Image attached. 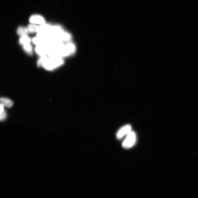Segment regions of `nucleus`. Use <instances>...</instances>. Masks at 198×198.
Returning <instances> with one entry per match:
<instances>
[{
	"label": "nucleus",
	"instance_id": "nucleus-1",
	"mask_svg": "<svg viewBox=\"0 0 198 198\" xmlns=\"http://www.w3.org/2000/svg\"><path fill=\"white\" fill-rule=\"evenodd\" d=\"M63 58L54 55L42 57L38 61L39 66H43L46 69L53 70L60 67L63 64Z\"/></svg>",
	"mask_w": 198,
	"mask_h": 198
},
{
	"label": "nucleus",
	"instance_id": "nucleus-2",
	"mask_svg": "<svg viewBox=\"0 0 198 198\" xmlns=\"http://www.w3.org/2000/svg\"><path fill=\"white\" fill-rule=\"evenodd\" d=\"M136 137L135 133L131 131L127 135L126 138L123 141L122 146L125 149H130L132 147L136 142Z\"/></svg>",
	"mask_w": 198,
	"mask_h": 198
},
{
	"label": "nucleus",
	"instance_id": "nucleus-3",
	"mask_svg": "<svg viewBox=\"0 0 198 198\" xmlns=\"http://www.w3.org/2000/svg\"><path fill=\"white\" fill-rule=\"evenodd\" d=\"M131 131V125L127 124L124 125L119 129L116 134L117 138L118 140H121L123 137L126 136Z\"/></svg>",
	"mask_w": 198,
	"mask_h": 198
},
{
	"label": "nucleus",
	"instance_id": "nucleus-4",
	"mask_svg": "<svg viewBox=\"0 0 198 198\" xmlns=\"http://www.w3.org/2000/svg\"><path fill=\"white\" fill-rule=\"evenodd\" d=\"M29 22L34 24L42 25L45 24L44 19L42 16L38 15H32L29 19Z\"/></svg>",
	"mask_w": 198,
	"mask_h": 198
},
{
	"label": "nucleus",
	"instance_id": "nucleus-5",
	"mask_svg": "<svg viewBox=\"0 0 198 198\" xmlns=\"http://www.w3.org/2000/svg\"><path fill=\"white\" fill-rule=\"evenodd\" d=\"M0 103L2 104L4 107L10 108L13 106V103L10 99L6 98H0Z\"/></svg>",
	"mask_w": 198,
	"mask_h": 198
},
{
	"label": "nucleus",
	"instance_id": "nucleus-6",
	"mask_svg": "<svg viewBox=\"0 0 198 198\" xmlns=\"http://www.w3.org/2000/svg\"><path fill=\"white\" fill-rule=\"evenodd\" d=\"M26 28L28 33L32 34V33L38 32L39 27L33 23H31Z\"/></svg>",
	"mask_w": 198,
	"mask_h": 198
},
{
	"label": "nucleus",
	"instance_id": "nucleus-7",
	"mask_svg": "<svg viewBox=\"0 0 198 198\" xmlns=\"http://www.w3.org/2000/svg\"><path fill=\"white\" fill-rule=\"evenodd\" d=\"M17 33L19 36H26L28 34L26 28L23 27H19L17 29Z\"/></svg>",
	"mask_w": 198,
	"mask_h": 198
},
{
	"label": "nucleus",
	"instance_id": "nucleus-8",
	"mask_svg": "<svg viewBox=\"0 0 198 198\" xmlns=\"http://www.w3.org/2000/svg\"><path fill=\"white\" fill-rule=\"evenodd\" d=\"M23 49L28 53L31 54L32 53V48L30 43L23 45Z\"/></svg>",
	"mask_w": 198,
	"mask_h": 198
},
{
	"label": "nucleus",
	"instance_id": "nucleus-9",
	"mask_svg": "<svg viewBox=\"0 0 198 198\" xmlns=\"http://www.w3.org/2000/svg\"><path fill=\"white\" fill-rule=\"evenodd\" d=\"M31 42V39L29 38V37L27 36V35L21 36L20 40H19V42H20V44L22 45L28 44V43H30Z\"/></svg>",
	"mask_w": 198,
	"mask_h": 198
},
{
	"label": "nucleus",
	"instance_id": "nucleus-10",
	"mask_svg": "<svg viewBox=\"0 0 198 198\" xmlns=\"http://www.w3.org/2000/svg\"><path fill=\"white\" fill-rule=\"evenodd\" d=\"M6 117L7 113L5 110L0 115V121L4 120L6 118Z\"/></svg>",
	"mask_w": 198,
	"mask_h": 198
},
{
	"label": "nucleus",
	"instance_id": "nucleus-11",
	"mask_svg": "<svg viewBox=\"0 0 198 198\" xmlns=\"http://www.w3.org/2000/svg\"><path fill=\"white\" fill-rule=\"evenodd\" d=\"M5 111L4 107L2 104L0 103V115L2 113Z\"/></svg>",
	"mask_w": 198,
	"mask_h": 198
}]
</instances>
